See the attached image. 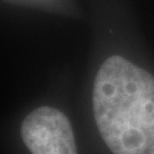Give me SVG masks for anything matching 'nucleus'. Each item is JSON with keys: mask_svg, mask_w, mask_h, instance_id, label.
Wrapping results in <instances>:
<instances>
[{"mask_svg": "<svg viewBox=\"0 0 154 154\" xmlns=\"http://www.w3.org/2000/svg\"><path fill=\"white\" fill-rule=\"evenodd\" d=\"M94 118L113 154H154V77L121 56L103 63L93 88Z\"/></svg>", "mask_w": 154, "mask_h": 154, "instance_id": "1", "label": "nucleus"}, {"mask_svg": "<svg viewBox=\"0 0 154 154\" xmlns=\"http://www.w3.org/2000/svg\"><path fill=\"white\" fill-rule=\"evenodd\" d=\"M21 135L32 154H78L71 123L54 107L32 111L23 121Z\"/></svg>", "mask_w": 154, "mask_h": 154, "instance_id": "2", "label": "nucleus"}]
</instances>
